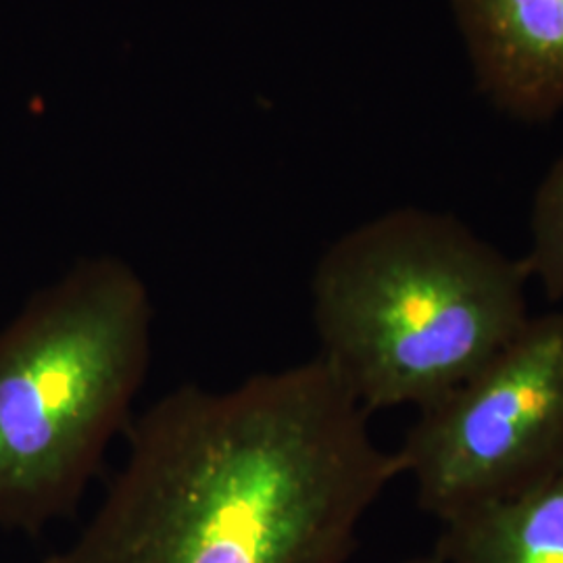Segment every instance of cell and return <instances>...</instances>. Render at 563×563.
Returning <instances> with one entry per match:
<instances>
[{"mask_svg": "<svg viewBox=\"0 0 563 563\" xmlns=\"http://www.w3.org/2000/svg\"><path fill=\"white\" fill-rule=\"evenodd\" d=\"M367 418L320 357L181 384L132 418L97 511L46 563H346L401 476Z\"/></svg>", "mask_w": 563, "mask_h": 563, "instance_id": "obj_1", "label": "cell"}, {"mask_svg": "<svg viewBox=\"0 0 563 563\" xmlns=\"http://www.w3.org/2000/svg\"><path fill=\"white\" fill-rule=\"evenodd\" d=\"M522 260L451 213L405 207L346 232L311 278L322 360L367 413L420 411L530 322Z\"/></svg>", "mask_w": 563, "mask_h": 563, "instance_id": "obj_2", "label": "cell"}, {"mask_svg": "<svg viewBox=\"0 0 563 563\" xmlns=\"http://www.w3.org/2000/svg\"><path fill=\"white\" fill-rule=\"evenodd\" d=\"M153 301L118 257L76 263L0 330V528L71 518L132 422L148 374Z\"/></svg>", "mask_w": 563, "mask_h": 563, "instance_id": "obj_3", "label": "cell"}, {"mask_svg": "<svg viewBox=\"0 0 563 563\" xmlns=\"http://www.w3.org/2000/svg\"><path fill=\"white\" fill-rule=\"evenodd\" d=\"M418 505L446 523L563 470V309L530 318L476 376L420 411L397 451Z\"/></svg>", "mask_w": 563, "mask_h": 563, "instance_id": "obj_4", "label": "cell"}, {"mask_svg": "<svg viewBox=\"0 0 563 563\" xmlns=\"http://www.w3.org/2000/svg\"><path fill=\"white\" fill-rule=\"evenodd\" d=\"M478 90L526 123L563 109V0H451Z\"/></svg>", "mask_w": 563, "mask_h": 563, "instance_id": "obj_5", "label": "cell"}, {"mask_svg": "<svg viewBox=\"0 0 563 563\" xmlns=\"http://www.w3.org/2000/svg\"><path fill=\"white\" fill-rule=\"evenodd\" d=\"M446 563H563V470L501 504L443 523Z\"/></svg>", "mask_w": 563, "mask_h": 563, "instance_id": "obj_6", "label": "cell"}, {"mask_svg": "<svg viewBox=\"0 0 563 563\" xmlns=\"http://www.w3.org/2000/svg\"><path fill=\"white\" fill-rule=\"evenodd\" d=\"M547 299H563V157L541 181L530 211V249L522 260Z\"/></svg>", "mask_w": 563, "mask_h": 563, "instance_id": "obj_7", "label": "cell"}, {"mask_svg": "<svg viewBox=\"0 0 563 563\" xmlns=\"http://www.w3.org/2000/svg\"><path fill=\"white\" fill-rule=\"evenodd\" d=\"M402 563H446L444 562L443 555L439 551H432V553H426V555H418V558H411L407 562Z\"/></svg>", "mask_w": 563, "mask_h": 563, "instance_id": "obj_8", "label": "cell"}]
</instances>
